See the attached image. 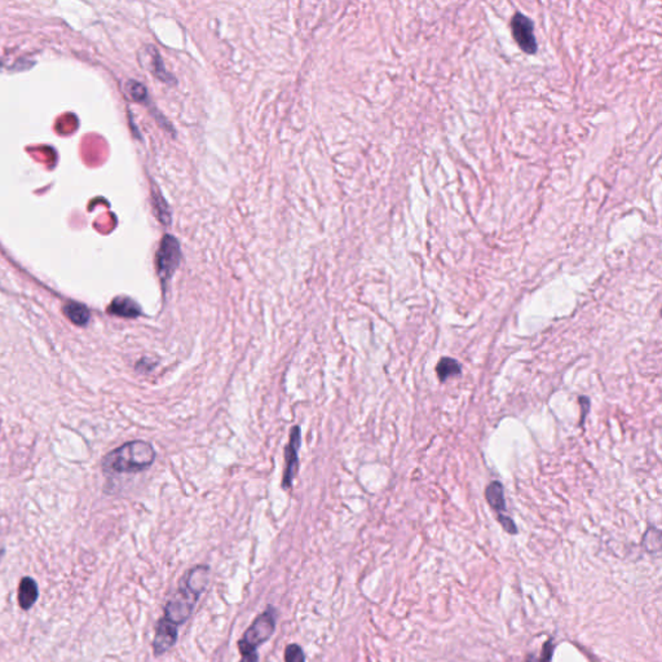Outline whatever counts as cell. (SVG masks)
<instances>
[{
	"mask_svg": "<svg viewBox=\"0 0 662 662\" xmlns=\"http://www.w3.org/2000/svg\"><path fill=\"white\" fill-rule=\"evenodd\" d=\"M39 592H38V585L33 578H22L20 586H19V603L22 609L28 611L38 599Z\"/></svg>",
	"mask_w": 662,
	"mask_h": 662,
	"instance_id": "cell-8",
	"label": "cell"
},
{
	"mask_svg": "<svg viewBox=\"0 0 662 662\" xmlns=\"http://www.w3.org/2000/svg\"><path fill=\"white\" fill-rule=\"evenodd\" d=\"M154 459L155 451L152 444L136 440L109 453L103 461V468L109 473L140 472L153 465Z\"/></svg>",
	"mask_w": 662,
	"mask_h": 662,
	"instance_id": "cell-2",
	"label": "cell"
},
{
	"mask_svg": "<svg viewBox=\"0 0 662 662\" xmlns=\"http://www.w3.org/2000/svg\"><path fill=\"white\" fill-rule=\"evenodd\" d=\"M210 568L206 565H198L186 573L180 581V585L174 597L169 599L164 608V616L161 622L177 629L191 617L193 608L197 603L199 595L204 592L209 582Z\"/></svg>",
	"mask_w": 662,
	"mask_h": 662,
	"instance_id": "cell-1",
	"label": "cell"
},
{
	"mask_svg": "<svg viewBox=\"0 0 662 662\" xmlns=\"http://www.w3.org/2000/svg\"><path fill=\"white\" fill-rule=\"evenodd\" d=\"M498 520H500V525L505 528V530H508V533L515 535V533L517 532V528H516L515 522H513V519H510L508 516H505V515H498Z\"/></svg>",
	"mask_w": 662,
	"mask_h": 662,
	"instance_id": "cell-16",
	"label": "cell"
},
{
	"mask_svg": "<svg viewBox=\"0 0 662 662\" xmlns=\"http://www.w3.org/2000/svg\"><path fill=\"white\" fill-rule=\"evenodd\" d=\"M300 448V429L295 426L291 430L290 435V441L286 451H285V461H286V467L283 472V480H282V486L283 488H290L293 484V480L295 478L296 470H298V453Z\"/></svg>",
	"mask_w": 662,
	"mask_h": 662,
	"instance_id": "cell-6",
	"label": "cell"
},
{
	"mask_svg": "<svg viewBox=\"0 0 662 662\" xmlns=\"http://www.w3.org/2000/svg\"><path fill=\"white\" fill-rule=\"evenodd\" d=\"M180 259H182V251H180V246H179L177 238L169 234L164 236L159 250L157 253V270L162 281L163 288H166L167 282L175 273V270L180 264Z\"/></svg>",
	"mask_w": 662,
	"mask_h": 662,
	"instance_id": "cell-4",
	"label": "cell"
},
{
	"mask_svg": "<svg viewBox=\"0 0 662 662\" xmlns=\"http://www.w3.org/2000/svg\"><path fill=\"white\" fill-rule=\"evenodd\" d=\"M240 662H258V653L256 655L242 656V660Z\"/></svg>",
	"mask_w": 662,
	"mask_h": 662,
	"instance_id": "cell-18",
	"label": "cell"
},
{
	"mask_svg": "<svg viewBox=\"0 0 662 662\" xmlns=\"http://www.w3.org/2000/svg\"><path fill=\"white\" fill-rule=\"evenodd\" d=\"M148 50L149 52H147V55L149 57V69L152 70L155 77L159 78L162 80H169V73L164 69V65H163L162 58L159 56V53L153 47H150Z\"/></svg>",
	"mask_w": 662,
	"mask_h": 662,
	"instance_id": "cell-12",
	"label": "cell"
},
{
	"mask_svg": "<svg viewBox=\"0 0 662 662\" xmlns=\"http://www.w3.org/2000/svg\"><path fill=\"white\" fill-rule=\"evenodd\" d=\"M462 372L461 365L457 359H451V357H444L437 364L436 373L440 381L444 382L449 379L451 377H457Z\"/></svg>",
	"mask_w": 662,
	"mask_h": 662,
	"instance_id": "cell-11",
	"label": "cell"
},
{
	"mask_svg": "<svg viewBox=\"0 0 662 662\" xmlns=\"http://www.w3.org/2000/svg\"><path fill=\"white\" fill-rule=\"evenodd\" d=\"M107 312L118 317L136 318L140 316L141 308L139 304L127 296H118L110 303Z\"/></svg>",
	"mask_w": 662,
	"mask_h": 662,
	"instance_id": "cell-7",
	"label": "cell"
},
{
	"mask_svg": "<svg viewBox=\"0 0 662 662\" xmlns=\"http://www.w3.org/2000/svg\"><path fill=\"white\" fill-rule=\"evenodd\" d=\"M486 500L489 505L498 513H502L506 510V500H505V493H503V485L500 481H493L489 485L486 486L485 490Z\"/></svg>",
	"mask_w": 662,
	"mask_h": 662,
	"instance_id": "cell-9",
	"label": "cell"
},
{
	"mask_svg": "<svg viewBox=\"0 0 662 662\" xmlns=\"http://www.w3.org/2000/svg\"><path fill=\"white\" fill-rule=\"evenodd\" d=\"M153 204H154L155 212H157V216L158 219L162 221L163 224H169L171 221V214H169V206L164 202L162 196L159 194H154L153 197Z\"/></svg>",
	"mask_w": 662,
	"mask_h": 662,
	"instance_id": "cell-13",
	"label": "cell"
},
{
	"mask_svg": "<svg viewBox=\"0 0 662 662\" xmlns=\"http://www.w3.org/2000/svg\"><path fill=\"white\" fill-rule=\"evenodd\" d=\"M551 655H552V648L551 646L549 647V644L546 646V649H545V653H543L542 657L540 658V661L537 660V662H550L551 661Z\"/></svg>",
	"mask_w": 662,
	"mask_h": 662,
	"instance_id": "cell-17",
	"label": "cell"
},
{
	"mask_svg": "<svg viewBox=\"0 0 662 662\" xmlns=\"http://www.w3.org/2000/svg\"><path fill=\"white\" fill-rule=\"evenodd\" d=\"M511 33L520 50L530 55L535 53L538 47L535 39V23L528 16L522 12H516L511 19Z\"/></svg>",
	"mask_w": 662,
	"mask_h": 662,
	"instance_id": "cell-5",
	"label": "cell"
},
{
	"mask_svg": "<svg viewBox=\"0 0 662 662\" xmlns=\"http://www.w3.org/2000/svg\"><path fill=\"white\" fill-rule=\"evenodd\" d=\"M275 629V609L268 606L266 612L256 617L238 641L241 655H256V649L273 635Z\"/></svg>",
	"mask_w": 662,
	"mask_h": 662,
	"instance_id": "cell-3",
	"label": "cell"
},
{
	"mask_svg": "<svg viewBox=\"0 0 662 662\" xmlns=\"http://www.w3.org/2000/svg\"><path fill=\"white\" fill-rule=\"evenodd\" d=\"M64 313L73 324L85 326L90 321V310L83 304L69 302L65 304Z\"/></svg>",
	"mask_w": 662,
	"mask_h": 662,
	"instance_id": "cell-10",
	"label": "cell"
},
{
	"mask_svg": "<svg viewBox=\"0 0 662 662\" xmlns=\"http://www.w3.org/2000/svg\"><path fill=\"white\" fill-rule=\"evenodd\" d=\"M126 90H127L128 96L135 101H142L147 98L145 87L139 82H134V80L128 82Z\"/></svg>",
	"mask_w": 662,
	"mask_h": 662,
	"instance_id": "cell-15",
	"label": "cell"
},
{
	"mask_svg": "<svg viewBox=\"0 0 662 662\" xmlns=\"http://www.w3.org/2000/svg\"><path fill=\"white\" fill-rule=\"evenodd\" d=\"M285 662H305L303 649L295 643L289 644L285 649Z\"/></svg>",
	"mask_w": 662,
	"mask_h": 662,
	"instance_id": "cell-14",
	"label": "cell"
}]
</instances>
